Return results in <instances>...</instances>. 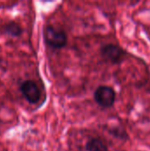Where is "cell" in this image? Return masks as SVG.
<instances>
[{
	"mask_svg": "<svg viewBox=\"0 0 150 151\" xmlns=\"http://www.w3.org/2000/svg\"><path fill=\"white\" fill-rule=\"evenodd\" d=\"M43 38L48 46L58 50L64 48L67 43L66 33L60 27L48 25L43 30Z\"/></svg>",
	"mask_w": 150,
	"mask_h": 151,
	"instance_id": "6da1fadb",
	"label": "cell"
},
{
	"mask_svg": "<svg viewBox=\"0 0 150 151\" xmlns=\"http://www.w3.org/2000/svg\"><path fill=\"white\" fill-rule=\"evenodd\" d=\"M94 98L100 107L103 109L111 108L116 102V92L111 87L99 86L94 93Z\"/></svg>",
	"mask_w": 150,
	"mask_h": 151,
	"instance_id": "7a4b0ae2",
	"label": "cell"
},
{
	"mask_svg": "<svg viewBox=\"0 0 150 151\" xmlns=\"http://www.w3.org/2000/svg\"><path fill=\"white\" fill-rule=\"evenodd\" d=\"M103 58L111 64H119L124 60L125 50L118 45L108 43L100 49Z\"/></svg>",
	"mask_w": 150,
	"mask_h": 151,
	"instance_id": "3957f363",
	"label": "cell"
},
{
	"mask_svg": "<svg viewBox=\"0 0 150 151\" xmlns=\"http://www.w3.org/2000/svg\"><path fill=\"white\" fill-rule=\"evenodd\" d=\"M19 90L24 96V98L32 104L38 103L41 98V91L37 86V84L31 80H27L23 81L20 84Z\"/></svg>",
	"mask_w": 150,
	"mask_h": 151,
	"instance_id": "277c9868",
	"label": "cell"
},
{
	"mask_svg": "<svg viewBox=\"0 0 150 151\" xmlns=\"http://www.w3.org/2000/svg\"><path fill=\"white\" fill-rule=\"evenodd\" d=\"M87 151H109L106 143L100 138H92L86 144Z\"/></svg>",
	"mask_w": 150,
	"mask_h": 151,
	"instance_id": "5b68a950",
	"label": "cell"
},
{
	"mask_svg": "<svg viewBox=\"0 0 150 151\" xmlns=\"http://www.w3.org/2000/svg\"><path fill=\"white\" fill-rule=\"evenodd\" d=\"M3 31L5 35L11 36V37H18L22 34V27L15 21H10L6 23L4 27Z\"/></svg>",
	"mask_w": 150,
	"mask_h": 151,
	"instance_id": "8992f818",
	"label": "cell"
},
{
	"mask_svg": "<svg viewBox=\"0 0 150 151\" xmlns=\"http://www.w3.org/2000/svg\"><path fill=\"white\" fill-rule=\"evenodd\" d=\"M110 133L111 135H113L114 137H116L119 140L126 141V139H128V134L123 127H113L112 129L110 130Z\"/></svg>",
	"mask_w": 150,
	"mask_h": 151,
	"instance_id": "52a82bcc",
	"label": "cell"
}]
</instances>
